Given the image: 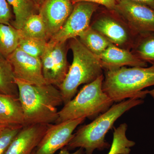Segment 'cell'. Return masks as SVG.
Instances as JSON below:
<instances>
[{"instance_id":"10","label":"cell","mask_w":154,"mask_h":154,"mask_svg":"<svg viewBox=\"0 0 154 154\" xmlns=\"http://www.w3.org/2000/svg\"><path fill=\"white\" fill-rule=\"evenodd\" d=\"M7 59L12 67L15 79L37 85L47 84L40 58L31 56L17 48Z\"/></svg>"},{"instance_id":"20","label":"cell","mask_w":154,"mask_h":154,"mask_svg":"<svg viewBox=\"0 0 154 154\" xmlns=\"http://www.w3.org/2000/svg\"><path fill=\"white\" fill-rule=\"evenodd\" d=\"M128 126L126 123H122L117 128L114 129L113 139L110 151L107 154H129L131 148L135 145L133 141L127 137L126 132Z\"/></svg>"},{"instance_id":"21","label":"cell","mask_w":154,"mask_h":154,"mask_svg":"<svg viewBox=\"0 0 154 154\" xmlns=\"http://www.w3.org/2000/svg\"><path fill=\"white\" fill-rule=\"evenodd\" d=\"M19 31L21 36L41 38L48 41L44 22L38 14L30 16Z\"/></svg>"},{"instance_id":"29","label":"cell","mask_w":154,"mask_h":154,"mask_svg":"<svg viewBox=\"0 0 154 154\" xmlns=\"http://www.w3.org/2000/svg\"><path fill=\"white\" fill-rule=\"evenodd\" d=\"M31 1L39 8L45 0H31Z\"/></svg>"},{"instance_id":"26","label":"cell","mask_w":154,"mask_h":154,"mask_svg":"<svg viewBox=\"0 0 154 154\" xmlns=\"http://www.w3.org/2000/svg\"><path fill=\"white\" fill-rule=\"evenodd\" d=\"M71 1L74 5L77 3L81 2H86L94 3L96 5H102L111 11H114L117 2V0H71Z\"/></svg>"},{"instance_id":"17","label":"cell","mask_w":154,"mask_h":154,"mask_svg":"<svg viewBox=\"0 0 154 154\" xmlns=\"http://www.w3.org/2000/svg\"><path fill=\"white\" fill-rule=\"evenodd\" d=\"M19 30L11 25L0 24V57L6 59L19 46Z\"/></svg>"},{"instance_id":"28","label":"cell","mask_w":154,"mask_h":154,"mask_svg":"<svg viewBox=\"0 0 154 154\" xmlns=\"http://www.w3.org/2000/svg\"><path fill=\"white\" fill-rule=\"evenodd\" d=\"M58 154H85V150L82 148H79L74 152L70 153L66 147L62 149Z\"/></svg>"},{"instance_id":"11","label":"cell","mask_w":154,"mask_h":154,"mask_svg":"<svg viewBox=\"0 0 154 154\" xmlns=\"http://www.w3.org/2000/svg\"><path fill=\"white\" fill-rule=\"evenodd\" d=\"M73 8L71 0H45L38 14L44 22L48 41L63 27Z\"/></svg>"},{"instance_id":"25","label":"cell","mask_w":154,"mask_h":154,"mask_svg":"<svg viewBox=\"0 0 154 154\" xmlns=\"http://www.w3.org/2000/svg\"><path fill=\"white\" fill-rule=\"evenodd\" d=\"M12 14L6 0H0V24L11 25Z\"/></svg>"},{"instance_id":"18","label":"cell","mask_w":154,"mask_h":154,"mask_svg":"<svg viewBox=\"0 0 154 154\" xmlns=\"http://www.w3.org/2000/svg\"><path fill=\"white\" fill-rule=\"evenodd\" d=\"M78 38L91 52L98 57L112 44L106 37L91 27L81 33Z\"/></svg>"},{"instance_id":"2","label":"cell","mask_w":154,"mask_h":154,"mask_svg":"<svg viewBox=\"0 0 154 154\" xmlns=\"http://www.w3.org/2000/svg\"><path fill=\"white\" fill-rule=\"evenodd\" d=\"M143 99L131 98L112 105L92 122L80 127L65 147L69 151L82 148L85 154H93L96 149L102 151L109 149L110 145L105 140L107 132L122 115L133 107L143 104Z\"/></svg>"},{"instance_id":"31","label":"cell","mask_w":154,"mask_h":154,"mask_svg":"<svg viewBox=\"0 0 154 154\" xmlns=\"http://www.w3.org/2000/svg\"><path fill=\"white\" fill-rule=\"evenodd\" d=\"M149 94L154 99V89L151 90V91H149Z\"/></svg>"},{"instance_id":"15","label":"cell","mask_w":154,"mask_h":154,"mask_svg":"<svg viewBox=\"0 0 154 154\" xmlns=\"http://www.w3.org/2000/svg\"><path fill=\"white\" fill-rule=\"evenodd\" d=\"M0 120L9 126H25L24 113L19 97L0 94Z\"/></svg>"},{"instance_id":"13","label":"cell","mask_w":154,"mask_h":154,"mask_svg":"<svg viewBox=\"0 0 154 154\" xmlns=\"http://www.w3.org/2000/svg\"><path fill=\"white\" fill-rule=\"evenodd\" d=\"M103 69L106 70L114 69L125 66H147L146 62L127 50L111 44L99 57Z\"/></svg>"},{"instance_id":"12","label":"cell","mask_w":154,"mask_h":154,"mask_svg":"<svg viewBox=\"0 0 154 154\" xmlns=\"http://www.w3.org/2000/svg\"><path fill=\"white\" fill-rule=\"evenodd\" d=\"M49 125L35 124L23 127L5 154H32L44 136Z\"/></svg>"},{"instance_id":"19","label":"cell","mask_w":154,"mask_h":154,"mask_svg":"<svg viewBox=\"0 0 154 154\" xmlns=\"http://www.w3.org/2000/svg\"><path fill=\"white\" fill-rule=\"evenodd\" d=\"M0 94L19 97L13 68L8 60L0 57Z\"/></svg>"},{"instance_id":"8","label":"cell","mask_w":154,"mask_h":154,"mask_svg":"<svg viewBox=\"0 0 154 154\" xmlns=\"http://www.w3.org/2000/svg\"><path fill=\"white\" fill-rule=\"evenodd\" d=\"M123 17L137 35L154 33V10L128 0H117L114 11Z\"/></svg>"},{"instance_id":"32","label":"cell","mask_w":154,"mask_h":154,"mask_svg":"<svg viewBox=\"0 0 154 154\" xmlns=\"http://www.w3.org/2000/svg\"><path fill=\"white\" fill-rule=\"evenodd\" d=\"M34 154V151H33V153H32V154Z\"/></svg>"},{"instance_id":"23","label":"cell","mask_w":154,"mask_h":154,"mask_svg":"<svg viewBox=\"0 0 154 154\" xmlns=\"http://www.w3.org/2000/svg\"><path fill=\"white\" fill-rule=\"evenodd\" d=\"M48 42L45 39L21 36L18 48L31 56L40 58L45 51Z\"/></svg>"},{"instance_id":"9","label":"cell","mask_w":154,"mask_h":154,"mask_svg":"<svg viewBox=\"0 0 154 154\" xmlns=\"http://www.w3.org/2000/svg\"><path fill=\"white\" fill-rule=\"evenodd\" d=\"M97 8V5L94 3L81 2L75 4L63 27L50 40L64 42L79 37L90 28L91 17Z\"/></svg>"},{"instance_id":"22","label":"cell","mask_w":154,"mask_h":154,"mask_svg":"<svg viewBox=\"0 0 154 154\" xmlns=\"http://www.w3.org/2000/svg\"><path fill=\"white\" fill-rule=\"evenodd\" d=\"M134 54L144 61L154 65V33L139 35Z\"/></svg>"},{"instance_id":"16","label":"cell","mask_w":154,"mask_h":154,"mask_svg":"<svg viewBox=\"0 0 154 154\" xmlns=\"http://www.w3.org/2000/svg\"><path fill=\"white\" fill-rule=\"evenodd\" d=\"M12 7L15 20L11 25L18 30L22 29L28 18L35 14H38L39 8L31 0H6Z\"/></svg>"},{"instance_id":"1","label":"cell","mask_w":154,"mask_h":154,"mask_svg":"<svg viewBox=\"0 0 154 154\" xmlns=\"http://www.w3.org/2000/svg\"><path fill=\"white\" fill-rule=\"evenodd\" d=\"M18 87L25 126L55 123L58 118V106L63 104L59 89L51 85H31L15 79Z\"/></svg>"},{"instance_id":"3","label":"cell","mask_w":154,"mask_h":154,"mask_svg":"<svg viewBox=\"0 0 154 154\" xmlns=\"http://www.w3.org/2000/svg\"><path fill=\"white\" fill-rule=\"evenodd\" d=\"M154 85V65L149 67H122L105 72L102 89L114 102L125 99H143L149 91L143 89Z\"/></svg>"},{"instance_id":"24","label":"cell","mask_w":154,"mask_h":154,"mask_svg":"<svg viewBox=\"0 0 154 154\" xmlns=\"http://www.w3.org/2000/svg\"><path fill=\"white\" fill-rule=\"evenodd\" d=\"M23 127L8 126L0 132V154H5L16 136Z\"/></svg>"},{"instance_id":"30","label":"cell","mask_w":154,"mask_h":154,"mask_svg":"<svg viewBox=\"0 0 154 154\" xmlns=\"http://www.w3.org/2000/svg\"><path fill=\"white\" fill-rule=\"evenodd\" d=\"M8 126H9V125H7L5 123L3 122L2 120H0V132H1L3 129H4L5 128Z\"/></svg>"},{"instance_id":"5","label":"cell","mask_w":154,"mask_h":154,"mask_svg":"<svg viewBox=\"0 0 154 154\" xmlns=\"http://www.w3.org/2000/svg\"><path fill=\"white\" fill-rule=\"evenodd\" d=\"M104 79L102 75L84 86L76 96L58 111L55 123L81 118L95 119L108 110L114 102L103 91Z\"/></svg>"},{"instance_id":"14","label":"cell","mask_w":154,"mask_h":154,"mask_svg":"<svg viewBox=\"0 0 154 154\" xmlns=\"http://www.w3.org/2000/svg\"><path fill=\"white\" fill-rule=\"evenodd\" d=\"M91 27L116 46H123L130 41V35L127 28L113 17L107 16L100 17Z\"/></svg>"},{"instance_id":"7","label":"cell","mask_w":154,"mask_h":154,"mask_svg":"<svg viewBox=\"0 0 154 154\" xmlns=\"http://www.w3.org/2000/svg\"><path fill=\"white\" fill-rule=\"evenodd\" d=\"M86 118L69 120L51 124L34 151V154H54L67 145L73 136V132Z\"/></svg>"},{"instance_id":"4","label":"cell","mask_w":154,"mask_h":154,"mask_svg":"<svg viewBox=\"0 0 154 154\" xmlns=\"http://www.w3.org/2000/svg\"><path fill=\"white\" fill-rule=\"evenodd\" d=\"M69 40V48L73 56L72 63L58 88L64 105L75 97L81 85L92 82L103 75V68L99 57L91 52L78 37Z\"/></svg>"},{"instance_id":"6","label":"cell","mask_w":154,"mask_h":154,"mask_svg":"<svg viewBox=\"0 0 154 154\" xmlns=\"http://www.w3.org/2000/svg\"><path fill=\"white\" fill-rule=\"evenodd\" d=\"M67 42L49 40L45 51L40 58L46 84L58 88L63 82L69 66L67 60Z\"/></svg>"},{"instance_id":"27","label":"cell","mask_w":154,"mask_h":154,"mask_svg":"<svg viewBox=\"0 0 154 154\" xmlns=\"http://www.w3.org/2000/svg\"><path fill=\"white\" fill-rule=\"evenodd\" d=\"M148 6L154 10V0H128Z\"/></svg>"}]
</instances>
